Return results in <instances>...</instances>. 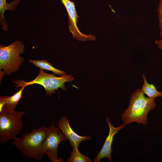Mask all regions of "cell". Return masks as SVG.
<instances>
[{
    "label": "cell",
    "instance_id": "1",
    "mask_svg": "<svg viewBox=\"0 0 162 162\" xmlns=\"http://www.w3.org/2000/svg\"><path fill=\"white\" fill-rule=\"evenodd\" d=\"M155 100L146 97L140 89H136L131 94L128 107L122 113L123 124L126 125L136 122L146 125L148 113L156 106Z\"/></svg>",
    "mask_w": 162,
    "mask_h": 162
},
{
    "label": "cell",
    "instance_id": "2",
    "mask_svg": "<svg viewBox=\"0 0 162 162\" xmlns=\"http://www.w3.org/2000/svg\"><path fill=\"white\" fill-rule=\"evenodd\" d=\"M47 128L42 125L34 129L22 134L20 138L15 137L12 143L25 156L40 161L45 155L42 144L46 137Z\"/></svg>",
    "mask_w": 162,
    "mask_h": 162
},
{
    "label": "cell",
    "instance_id": "3",
    "mask_svg": "<svg viewBox=\"0 0 162 162\" xmlns=\"http://www.w3.org/2000/svg\"><path fill=\"white\" fill-rule=\"evenodd\" d=\"M25 46L22 42L16 40L7 46L0 45V81L6 74L10 75L18 70L24 62L20 56L24 52Z\"/></svg>",
    "mask_w": 162,
    "mask_h": 162
},
{
    "label": "cell",
    "instance_id": "4",
    "mask_svg": "<svg viewBox=\"0 0 162 162\" xmlns=\"http://www.w3.org/2000/svg\"><path fill=\"white\" fill-rule=\"evenodd\" d=\"M25 111H9L3 108L0 112V143L4 144L14 139L22 130V118Z\"/></svg>",
    "mask_w": 162,
    "mask_h": 162
},
{
    "label": "cell",
    "instance_id": "5",
    "mask_svg": "<svg viewBox=\"0 0 162 162\" xmlns=\"http://www.w3.org/2000/svg\"><path fill=\"white\" fill-rule=\"evenodd\" d=\"M74 79L71 74H64L60 77L56 76L53 74H49L45 72L43 70L40 69L39 73L36 77L29 82H25L22 80L14 81L13 82L17 88L26 86L34 84L40 85L45 88L46 95L51 96L56 93L55 91L61 88L64 91L66 90L64 83L71 82Z\"/></svg>",
    "mask_w": 162,
    "mask_h": 162
},
{
    "label": "cell",
    "instance_id": "6",
    "mask_svg": "<svg viewBox=\"0 0 162 162\" xmlns=\"http://www.w3.org/2000/svg\"><path fill=\"white\" fill-rule=\"evenodd\" d=\"M67 139L58 128L55 127L53 121L48 127L46 137L42 144V149L45 154L52 162H63L58 156V148L60 143Z\"/></svg>",
    "mask_w": 162,
    "mask_h": 162
},
{
    "label": "cell",
    "instance_id": "7",
    "mask_svg": "<svg viewBox=\"0 0 162 162\" xmlns=\"http://www.w3.org/2000/svg\"><path fill=\"white\" fill-rule=\"evenodd\" d=\"M60 0L65 7L68 12L69 31L72 34L73 38L79 41L95 40L96 38L94 35L84 34L79 29L77 26L79 16L77 14L74 2L70 0Z\"/></svg>",
    "mask_w": 162,
    "mask_h": 162
},
{
    "label": "cell",
    "instance_id": "8",
    "mask_svg": "<svg viewBox=\"0 0 162 162\" xmlns=\"http://www.w3.org/2000/svg\"><path fill=\"white\" fill-rule=\"evenodd\" d=\"M106 122L108 124L109 128V134L102 147L100 151L98 152L94 160L95 162H100L101 159L105 158H108L109 162L111 161V154L112 153V147L114 136L120 130L125 127V125L124 124L117 127H114L111 123L107 116L106 118Z\"/></svg>",
    "mask_w": 162,
    "mask_h": 162
},
{
    "label": "cell",
    "instance_id": "9",
    "mask_svg": "<svg viewBox=\"0 0 162 162\" xmlns=\"http://www.w3.org/2000/svg\"><path fill=\"white\" fill-rule=\"evenodd\" d=\"M58 125L67 139L69 140L73 148H78L81 142L92 138L91 136H82L74 132L70 126L68 119L65 116L59 119Z\"/></svg>",
    "mask_w": 162,
    "mask_h": 162
},
{
    "label": "cell",
    "instance_id": "10",
    "mask_svg": "<svg viewBox=\"0 0 162 162\" xmlns=\"http://www.w3.org/2000/svg\"><path fill=\"white\" fill-rule=\"evenodd\" d=\"M21 0H14L10 3L6 2V0H0V22L1 28L7 31L8 26L4 16V12L6 10L15 11Z\"/></svg>",
    "mask_w": 162,
    "mask_h": 162
},
{
    "label": "cell",
    "instance_id": "11",
    "mask_svg": "<svg viewBox=\"0 0 162 162\" xmlns=\"http://www.w3.org/2000/svg\"><path fill=\"white\" fill-rule=\"evenodd\" d=\"M142 76L143 79V84L140 89L141 91L146 94L147 97L150 98L155 99L157 97H162V92L158 91L153 83H148L144 74H142Z\"/></svg>",
    "mask_w": 162,
    "mask_h": 162
},
{
    "label": "cell",
    "instance_id": "12",
    "mask_svg": "<svg viewBox=\"0 0 162 162\" xmlns=\"http://www.w3.org/2000/svg\"><path fill=\"white\" fill-rule=\"evenodd\" d=\"M28 61L32 63L36 67L42 70H45L52 71L54 74L60 75H63L66 74V72L61 71L53 67L51 64L46 60L43 59L41 60H35L29 59Z\"/></svg>",
    "mask_w": 162,
    "mask_h": 162
},
{
    "label": "cell",
    "instance_id": "13",
    "mask_svg": "<svg viewBox=\"0 0 162 162\" xmlns=\"http://www.w3.org/2000/svg\"><path fill=\"white\" fill-rule=\"evenodd\" d=\"M25 87H21L19 91L11 96H6V103L3 108L9 111L14 110L19 101L22 98V92Z\"/></svg>",
    "mask_w": 162,
    "mask_h": 162
},
{
    "label": "cell",
    "instance_id": "14",
    "mask_svg": "<svg viewBox=\"0 0 162 162\" xmlns=\"http://www.w3.org/2000/svg\"><path fill=\"white\" fill-rule=\"evenodd\" d=\"M71 156L66 160L67 162H91L92 160L88 156L80 153L78 148H73Z\"/></svg>",
    "mask_w": 162,
    "mask_h": 162
},
{
    "label": "cell",
    "instance_id": "15",
    "mask_svg": "<svg viewBox=\"0 0 162 162\" xmlns=\"http://www.w3.org/2000/svg\"><path fill=\"white\" fill-rule=\"evenodd\" d=\"M158 12L159 20V27L160 31L159 35L161 39H162V0H160L158 8Z\"/></svg>",
    "mask_w": 162,
    "mask_h": 162
},
{
    "label": "cell",
    "instance_id": "16",
    "mask_svg": "<svg viewBox=\"0 0 162 162\" xmlns=\"http://www.w3.org/2000/svg\"><path fill=\"white\" fill-rule=\"evenodd\" d=\"M6 96H0V112H1L6 103Z\"/></svg>",
    "mask_w": 162,
    "mask_h": 162
},
{
    "label": "cell",
    "instance_id": "17",
    "mask_svg": "<svg viewBox=\"0 0 162 162\" xmlns=\"http://www.w3.org/2000/svg\"><path fill=\"white\" fill-rule=\"evenodd\" d=\"M155 43L159 48L162 50V39L155 40Z\"/></svg>",
    "mask_w": 162,
    "mask_h": 162
}]
</instances>
